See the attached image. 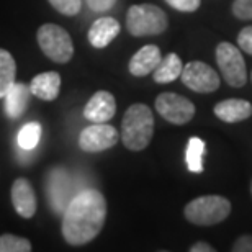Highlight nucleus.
<instances>
[{
	"label": "nucleus",
	"mask_w": 252,
	"mask_h": 252,
	"mask_svg": "<svg viewBox=\"0 0 252 252\" xmlns=\"http://www.w3.org/2000/svg\"><path fill=\"white\" fill-rule=\"evenodd\" d=\"M154 134V115L144 103H134L125 112L122 122V141L129 151H143Z\"/></svg>",
	"instance_id": "nucleus-2"
},
{
	"label": "nucleus",
	"mask_w": 252,
	"mask_h": 252,
	"mask_svg": "<svg viewBox=\"0 0 252 252\" xmlns=\"http://www.w3.org/2000/svg\"><path fill=\"white\" fill-rule=\"evenodd\" d=\"M156 110L165 122L172 125H185L195 117V105L179 94H160L156 98Z\"/></svg>",
	"instance_id": "nucleus-7"
},
{
	"label": "nucleus",
	"mask_w": 252,
	"mask_h": 252,
	"mask_svg": "<svg viewBox=\"0 0 252 252\" xmlns=\"http://www.w3.org/2000/svg\"><path fill=\"white\" fill-rule=\"evenodd\" d=\"M216 63L224 80L231 87H243L248 82V70L243 54L234 44L220 43L216 46Z\"/></svg>",
	"instance_id": "nucleus-6"
},
{
	"label": "nucleus",
	"mask_w": 252,
	"mask_h": 252,
	"mask_svg": "<svg viewBox=\"0 0 252 252\" xmlns=\"http://www.w3.org/2000/svg\"><path fill=\"white\" fill-rule=\"evenodd\" d=\"M203 156H205V141L200 138H190L187 151H185V160L190 172L201 174L203 172Z\"/></svg>",
	"instance_id": "nucleus-20"
},
{
	"label": "nucleus",
	"mask_w": 252,
	"mask_h": 252,
	"mask_svg": "<svg viewBox=\"0 0 252 252\" xmlns=\"http://www.w3.org/2000/svg\"><path fill=\"white\" fill-rule=\"evenodd\" d=\"M190 252H215V248H213V246H210L208 243L200 241V243H195L193 246H191Z\"/></svg>",
	"instance_id": "nucleus-29"
},
{
	"label": "nucleus",
	"mask_w": 252,
	"mask_h": 252,
	"mask_svg": "<svg viewBox=\"0 0 252 252\" xmlns=\"http://www.w3.org/2000/svg\"><path fill=\"white\" fill-rule=\"evenodd\" d=\"M165 2L179 12H195L198 10L201 0H165Z\"/></svg>",
	"instance_id": "nucleus-25"
},
{
	"label": "nucleus",
	"mask_w": 252,
	"mask_h": 252,
	"mask_svg": "<svg viewBox=\"0 0 252 252\" xmlns=\"http://www.w3.org/2000/svg\"><path fill=\"white\" fill-rule=\"evenodd\" d=\"M233 13L239 20H252V0H234Z\"/></svg>",
	"instance_id": "nucleus-24"
},
{
	"label": "nucleus",
	"mask_w": 252,
	"mask_h": 252,
	"mask_svg": "<svg viewBox=\"0 0 252 252\" xmlns=\"http://www.w3.org/2000/svg\"><path fill=\"white\" fill-rule=\"evenodd\" d=\"M238 46L252 56V27H246L238 34Z\"/></svg>",
	"instance_id": "nucleus-26"
},
{
	"label": "nucleus",
	"mask_w": 252,
	"mask_h": 252,
	"mask_svg": "<svg viewBox=\"0 0 252 252\" xmlns=\"http://www.w3.org/2000/svg\"><path fill=\"white\" fill-rule=\"evenodd\" d=\"M38 44L44 56L58 64L69 63L74 56V43L69 33L59 25L46 23L39 27L36 34Z\"/></svg>",
	"instance_id": "nucleus-5"
},
{
	"label": "nucleus",
	"mask_w": 252,
	"mask_h": 252,
	"mask_svg": "<svg viewBox=\"0 0 252 252\" xmlns=\"http://www.w3.org/2000/svg\"><path fill=\"white\" fill-rule=\"evenodd\" d=\"M107 220V200L97 189L75 193L63 211V238L70 246H84L95 239Z\"/></svg>",
	"instance_id": "nucleus-1"
},
{
	"label": "nucleus",
	"mask_w": 252,
	"mask_h": 252,
	"mask_svg": "<svg viewBox=\"0 0 252 252\" xmlns=\"http://www.w3.org/2000/svg\"><path fill=\"white\" fill-rule=\"evenodd\" d=\"M17 75V63L7 49L0 48V98L5 97Z\"/></svg>",
	"instance_id": "nucleus-19"
},
{
	"label": "nucleus",
	"mask_w": 252,
	"mask_h": 252,
	"mask_svg": "<svg viewBox=\"0 0 252 252\" xmlns=\"http://www.w3.org/2000/svg\"><path fill=\"white\" fill-rule=\"evenodd\" d=\"M12 205L22 218H33L38 208L34 189L27 179H17L12 185Z\"/></svg>",
	"instance_id": "nucleus-12"
},
{
	"label": "nucleus",
	"mask_w": 252,
	"mask_h": 252,
	"mask_svg": "<svg viewBox=\"0 0 252 252\" xmlns=\"http://www.w3.org/2000/svg\"><path fill=\"white\" fill-rule=\"evenodd\" d=\"M182 69H184V64L180 61V58L177 54L170 53L164 59H160L159 65L154 69L153 77L158 84H170V82H174L175 79L180 77Z\"/></svg>",
	"instance_id": "nucleus-18"
},
{
	"label": "nucleus",
	"mask_w": 252,
	"mask_h": 252,
	"mask_svg": "<svg viewBox=\"0 0 252 252\" xmlns=\"http://www.w3.org/2000/svg\"><path fill=\"white\" fill-rule=\"evenodd\" d=\"M117 113V100L107 90L92 95L84 108V117L92 123H108Z\"/></svg>",
	"instance_id": "nucleus-11"
},
{
	"label": "nucleus",
	"mask_w": 252,
	"mask_h": 252,
	"mask_svg": "<svg viewBox=\"0 0 252 252\" xmlns=\"http://www.w3.org/2000/svg\"><path fill=\"white\" fill-rule=\"evenodd\" d=\"M160 59V49L154 44H148L143 46L138 53L131 58L129 61V72L136 75V77H144L149 75L151 72H154V69L158 67Z\"/></svg>",
	"instance_id": "nucleus-15"
},
{
	"label": "nucleus",
	"mask_w": 252,
	"mask_h": 252,
	"mask_svg": "<svg viewBox=\"0 0 252 252\" xmlns=\"http://www.w3.org/2000/svg\"><path fill=\"white\" fill-rule=\"evenodd\" d=\"M87 7L92 10V12H107V10L113 8V5L117 3V0H85Z\"/></svg>",
	"instance_id": "nucleus-27"
},
{
	"label": "nucleus",
	"mask_w": 252,
	"mask_h": 252,
	"mask_svg": "<svg viewBox=\"0 0 252 252\" xmlns=\"http://www.w3.org/2000/svg\"><path fill=\"white\" fill-rule=\"evenodd\" d=\"M167 25L169 20L164 10L151 3L133 5L126 13V30L133 36L160 34L167 30Z\"/></svg>",
	"instance_id": "nucleus-3"
},
{
	"label": "nucleus",
	"mask_w": 252,
	"mask_h": 252,
	"mask_svg": "<svg viewBox=\"0 0 252 252\" xmlns=\"http://www.w3.org/2000/svg\"><path fill=\"white\" fill-rule=\"evenodd\" d=\"M231 213V201L221 195H205L191 200L184 210L190 223L198 226H211L224 221Z\"/></svg>",
	"instance_id": "nucleus-4"
},
{
	"label": "nucleus",
	"mask_w": 252,
	"mask_h": 252,
	"mask_svg": "<svg viewBox=\"0 0 252 252\" xmlns=\"http://www.w3.org/2000/svg\"><path fill=\"white\" fill-rule=\"evenodd\" d=\"M70 189H72V179H70V174L65 169L58 167L48 174V201L56 213H63L70 198H72Z\"/></svg>",
	"instance_id": "nucleus-10"
},
{
	"label": "nucleus",
	"mask_w": 252,
	"mask_h": 252,
	"mask_svg": "<svg viewBox=\"0 0 252 252\" xmlns=\"http://www.w3.org/2000/svg\"><path fill=\"white\" fill-rule=\"evenodd\" d=\"M30 90L34 97L41 98L44 102H53L58 98L59 90H61V75L54 70L34 75L30 82Z\"/></svg>",
	"instance_id": "nucleus-17"
},
{
	"label": "nucleus",
	"mask_w": 252,
	"mask_h": 252,
	"mask_svg": "<svg viewBox=\"0 0 252 252\" xmlns=\"http://www.w3.org/2000/svg\"><path fill=\"white\" fill-rule=\"evenodd\" d=\"M120 34V23L113 17H102L95 20L89 30V43L94 48H107Z\"/></svg>",
	"instance_id": "nucleus-13"
},
{
	"label": "nucleus",
	"mask_w": 252,
	"mask_h": 252,
	"mask_svg": "<svg viewBox=\"0 0 252 252\" xmlns=\"http://www.w3.org/2000/svg\"><path fill=\"white\" fill-rule=\"evenodd\" d=\"M18 146L25 151H32L38 146L41 139V125L36 122L27 123L18 131Z\"/></svg>",
	"instance_id": "nucleus-21"
},
{
	"label": "nucleus",
	"mask_w": 252,
	"mask_h": 252,
	"mask_svg": "<svg viewBox=\"0 0 252 252\" xmlns=\"http://www.w3.org/2000/svg\"><path fill=\"white\" fill-rule=\"evenodd\" d=\"M251 191H252V184H251Z\"/></svg>",
	"instance_id": "nucleus-30"
},
{
	"label": "nucleus",
	"mask_w": 252,
	"mask_h": 252,
	"mask_svg": "<svg viewBox=\"0 0 252 252\" xmlns=\"http://www.w3.org/2000/svg\"><path fill=\"white\" fill-rule=\"evenodd\" d=\"M32 243L27 238H20L15 234L0 236V252H30Z\"/></svg>",
	"instance_id": "nucleus-22"
},
{
	"label": "nucleus",
	"mask_w": 252,
	"mask_h": 252,
	"mask_svg": "<svg viewBox=\"0 0 252 252\" xmlns=\"http://www.w3.org/2000/svg\"><path fill=\"white\" fill-rule=\"evenodd\" d=\"M180 79H182L185 87L198 94L215 92L220 87L218 72L201 61H191L185 64L182 74H180Z\"/></svg>",
	"instance_id": "nucleus-8"
},
{
	"label": "nucleus",
	"mask_w": 252,
	"mask_h": 252,
	"mask_svg": "<svg viewBox=\"0 0 252 252\" xmlns=\"http://www.w3.org/2000/svg\"><path fill=\"white\" fill-rule=\"evenodd\" d=\"M233 251L234 252H252V236L244 234L236 239L233 244Z\"/></svg>",
	"instance_id": "nucleus-28"
},
{
	"label": "nucleus",
	"mask_w": 252,
	"mask_h": 252,
	"mask_svg": "<svg viewBox=\"0 0 252 252\" xmlns=\"http://www.w3.org/2000/svg\"><path fill=\"white\" fill-rule=\"evenodd\" d=\"M215 115L224 123H238L244 122L252 115V105L243 98H228L216 103Z\"/></svg>",
	"instance_id": "nucleus-16"
},
{
	"label": "nucleus",
	"mask_w": 252,
	"mask_h": 252,
	"mask_svg": "<svg viewBox=\"0 0 252 252\" xmlns=\"http://www.w3.org/2000/svg\"><path fill=\"white\" fill-rule=\"evenodd\" d=\"M120 134L115 126L108 123H92L82 129L79 136V148L85 153H100L113 148Z\"/></svg>",
	"instance_id": "nucleus-9"
},
{
	"label": "nucleus",
	"mask_w": 252,
	"mask_h": 252,
	"mask_svg": "<svg viewBox=\"0 0 252 252\" xmlns=\"http://www.w3.org/2000/svg\"><path fill=\"white\" fill-rule=\"evenodd\" d=\"M30 95H32L30 85L22 84V82L12 84V87L7 90L5 97L2 98L5 102V113H7L8 118L17 120L22 117L25 113V110L28 108Z\"/></svg>",
	"instance_id": "nucleus-14"
},
{
	"label": "nucleus",
	"mask_w": 252,
	"mask_h": 252,
	"mask_svg": "<svg viewBox=\"0 0 252 252\" xmlns=\"http://www.w3.org/2000/svg\"><path fill=\"white\" fill-rule=\"evenodd\" d=\"M59 13L65 15V17H74L82 8V0H48Z\"/></svg>",
	"instance_id": "nucleus-23"
}]
</instances>
